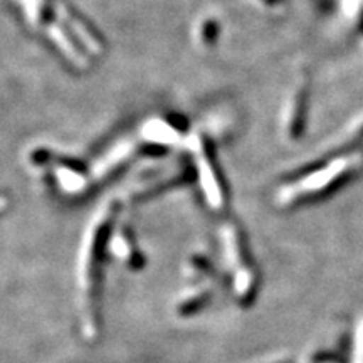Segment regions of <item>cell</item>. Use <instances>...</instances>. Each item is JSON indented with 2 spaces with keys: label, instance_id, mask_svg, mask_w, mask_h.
Segmentation results:
<instances>
[{
  "label": "cell",
  "instance_id": "1",
  "mask_svg": "<svg viewBox=\"0 0 363 363\" xmlns=\"http://www.w3.org/2000/svg\"><path fill=\"white\" fill-rule=\"evenodd\" d=\"M363 165V153L353 152L348 153V155L333 158L328 165L321 167L311 174H308L305 179H299L293 182L291 185L284 187L279 194L281 202H291L294 199L303 197V195H313L318 192H323L335 182H338L342 177L347 174H352L360 169Z\"/></svg>",
  "mask_w": 363,
  "mask_h": 363
}]
</instances>
